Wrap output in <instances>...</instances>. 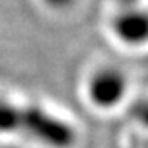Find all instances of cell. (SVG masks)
I'll return each mask as SVG.
<instances>
[{
  "instance_id": "4",
  "label": "cell",
  "mask_w": 148,
  "mask_h": 148,
  "mask_svg": "<svg viewBox=\"0 0 148 148\" xmlns=\"http://www.w3.org/2000/svg\"><path fill=\"white\" fill-rule=\"evenodd\" d=\"M21 106L15 102L0 99V137L2 135H15L20 132Z\"/></svg>"
},
{
  "instance_id": "5",
  "label": "cell",
  "mask_w": 148,
  "mask_h": 148,
  "mask_svg": "<svg viewBox=\"0 0 148 148\" xmlns=\"http://www.w3.org/2000/svg\"><path fill=\"white\" fill-rule=\"evenodd\" d=\"M40 2L46 8H49V10H53V12L69 10V8H73L77 3V0H40Z\"/></svg>"
},
{
  "instance_id": "2",
  "label": "cell",
  "mask_w": 148,
  "mask_h": 148,
  "mask_svg": "<svg viewBox=\"0 0 148 148\" xmlns=\"http://www.w3.org/2000/svg\"><path fill=\"white\" fill-rule=\"evenodd\" d=\"M128 76L117 66H99L86 81V97L97 110H114L127 99Z\"/></svg>"
},
{
  "instance_id": "6",
  "label": "cell",
  "mask_w": 148,
  "mask_h": 148,
  "mask_svg": "<svg viewBox=\"0 0 148 148\" xmlns=\"http://www.w3.org/2000/svg\"><path fill=\"white\" fill-rule=\"evenodd\" d=\"M140 0H119L120 7H137Z\"/></svg>"
},
{
  "instance_id": "1",
  "label": "cell",
  "mask_w": 148,
  "mask_h": 148,
  "mask_svg": "<svg viewBox=\"0 0 148 148\" xmlns=\"http://www.w3.org/2000/svg\"><path fill=\"white\" fill-rule=\"evenodd\" d=\"M43 148H74L77 130L71 122L41 106H21L20 132Z\"/></svg>"
},
{
  "instance_id": "3",
  "label": "cell",
  "mask_w": 148,
  "mask_h": 148,
  "mask_svg": "<svg viewBox=\"0 0 148 148\" xmlns=\"http://www.w3.org/2000/svg\"><path fill=\"white\" fill-rule=\"evenodd\" d=\"M112 36L127 48L148 46V8L120 7L110 20Z\"/></svg>"
}]
</instances>
